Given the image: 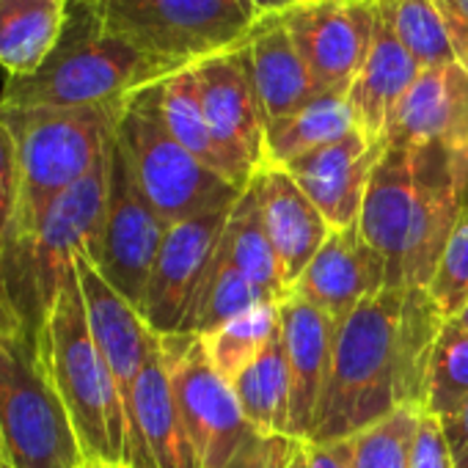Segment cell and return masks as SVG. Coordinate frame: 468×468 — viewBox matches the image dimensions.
I'll use <instances>...</instances> for the list:
<instances>
[{
  "mask_svg": "<svg viewBox=\"0 0 468 468\" xmlns=\"http://www.w3.org/2000/svg\"><path fill=\"white\" fill-rule=\"evenodd\" d=\"M157 83L130 94L116 122V141L138 187L168 226L218 207H231L243 190L196 160L168 133L157 102Z\"/></svg>",
  "mask_w": 468,
  "mask_h": 468,
  "instance_id": "7",
  "label": "cell"
},
{
  "mask_svg": "<svg viewBox=\"0 0 468 468\" xmlns=\"http://www.w3.org/2000/svg\"><path fill=\"white\" fill-rule=\"evenodd\" d=\"M460 64H463V67H465V72H468V53H463V56H460Z\"/></svg>",
  "mask_w": 468,
  "mask_h": 468,
  "instance_id": "46",
  "label": "cell"
},
{
  "mask_svg": "<svg viewBox=\"0 0 468 468\" xmlns=\"http://www.w3.org/2000/svg\"><path fill=\"white\" fill-rule=\"evenodd\" d=\"M410 468H454L449 443L435 416H427V413L421 416V424L413 441Z\"/></svg>",
  "mask_w": 468,
  "mask_h": 468,
  "instance_id": "38",
  "label": "cell"
},
{
  "mask_svg": "<svg viewBox=\"0 0 468 468\" xmlns=\"http://www.w3.org/2000/svg\"><path fill=\"white\" fill-rule=\"evenodd\" d=\"M39 345L53 386L67 408L86 463L127 465L130 427L116 380L91 336L78 273L39 328Z\"/></svg>",
  "mask_w": 468,
  "mask_h": 468,
  "instance_id": "4",
  "label": "cell"
},
{
  "mask_svg": "<svg viewBox=\"0 0 468 468\" xmlns=\"http://www.w3.org/2000/svg\"><path fill=\"white\" fill-rule=\"evenodd\" d=\"M276 334H279V303H262L223 323L212 334L201 336V345L215 372L226 383H231L262 353V347Z\"/></svg>",
  "mask_w": 468,
  "mask_h": 468,
  "instance_id": "32",
  "label": "cell"
},
{
  "mask_svg": "<svg viewBox=\"0 0 468 468\" xmlns=\"http://www.w3.org/2000/svg\"><path fill=\"white\" fill-rule=\"evenodd\" d=\"M168 78L146 53L105 31L97 0H72L64 34L45 67L6 78L0 102L15 108L119 105L144 86Z\"/></svg>",
  "mask_w": 468,
  "mask_h": 468,
  "instance_id": "2",
  "label": "cell"
},
{
  "mask_svg": "<svg viewBox=\"0 0 468 468\" xmlns=\"http://www.w3.org/2000/svg\"><path fill=\"white\" fill-rule=\"evenodd\" d=\"M449 325H454V328H460V331H465L468 334V301H465V306L457 312V314H452L449 320H446Z\"/></svg>",
  "mask_w": 468,
  "mask_h": 468,
  "instance_id": "44",
  "label": "cell"
},
{
  "mask_svg": "<svg viewBox=\"0 0 468 468\" xmlns=\"http://www.w3.org/2000/svg\"><path fill=\"white\" fill-rule=\"evenodd\" d=\"M204 113L212 138L229 165V176L240 190L265 165L268 119L254 86L246 42L198 61L196 67Z\"/></svg>",
  "mask_w": 468,
  "mask_h": 468,
  "instance_id": "11",
  "label": "cell"
},
{
  "mask_svg": "<svg viewBox=\"0 0 468 468\" xmlns=\"http://www.w3.org/2000/svg\"><path fill=\"white\" fill-rule=\"evenodd\" d=\"M83 468H119V465H111V463H83Z\"/></svg>",
  "mask_w": 468,
  "mask_h": 468,
  "instance_id": "45",
  "label": "cell"
},
{
  "mask_svg": "<svg viewBox=\"0 0 468 468\" xmlns=\"http://www.w3.org/2000/svg\"><path fill=\"white\" fill-rule=\"evenodd\" d=\"M97 9L108 34L168 75L243 45L257 23L240 0H97Z\"/></svg>",
  "mask_w": 468,
  "mask_h": 468,
  "instance_id": "8",
  "label": "cell"
},
{
  "mask_svg": "<svg viewBox=\"0 0 468 468\" xmlns=\"http://www.w3.org/2000/svg\"><path fill=\"white\" fill-rule=\"evenodd\" d=\"M413 176H416V218L410 231V246L402 265L399 287H424L432 282L443 249L460 218L452 152L443 144L410 146Z\"/></svg>",
  "mask_w": 468,
  "mask_h": 468,
  "instance_id": "17",
  "label": "cell"
},
{
  "mask_svg": "<svg viewBox=\"0 0 468 468\" xmlns=\"http://www.w3.org/2000/svg\"><path fill=\"white\" fill-rule=\"evenodd\" d=\"M220 251L251 284H257L260 290L273 295L279 303L287 298L290 290L284 284L282 265L276 260V251H273L271 238L265 231L260 196L251 182L240 193V198L231 204L229 220L220 234Z\"/></svg>",
  "mask_w": 468,
  "mask_h": 468,
  "instance_id": "26",
  "label": "cell"
},
{
  "mask_svg": "<svg viewBox=\"0 0 468 468\" xmlns=\"http://www.w3.org/2000/svg\"><path fill=\"white\" fill-rule=\"evenodd\" d=\"M468 397V334L443 323L427 375V416H446Z\"/></svg>",
  "mask_w": 468,
  "mask_h": 468,
  "instance_id": "34",
  "label": "cell"
},
{
  "mask_svg": "<svg viewBox=\"0 0 468 468\" xmlns=\"http://www.w3.org/2000/svg\"><path fill=\"white\" fill-rule=\"evenodd\" d=\"M0 449L12 468H83V452L48 372L39 331L0 279Z\"/></svg>",
  "mask_w": 468,
  "mask_h": 468,
  "instance_id": "3",
  "label": "cell"
},
{
  "mask_svg": "<svg viewBox=\"0 0 468 468\" xmlns=\"http://www.w3.org/2000/svg\"><path fill=\"white\" fill-rule=\"evenodd\" d=\"M306 468H353L350 438L339 441H306Z\"/></svg>",
  "mask_w": 468,
  "mask_h": 468,
  "instance_id": "40",
  "label": "cell"
},
{
  "mask_svg": "<svg viewBox=\"0 0 468 468\" xmlns=\"http://www.w3.org/2000/svg\"><path fill=\"white\" fill-rule=\"evenodd\" d=\"M262 303H279L273 295H268L265 290H260L257 284H251L238 268H234L226 254L218 251L207 268V276L198 287V295L182 323L179 334H196V336H207L215 328H220L223 323L234 320L238 314L262 306Z\"/></svg>",
  "mask_w": 468,
  "mask_h": 468,
  "instance_id": "30",
  "label": "cell"
},
{
  "mask_svg": "<svg viewBox=\"0 0 468 468\" xmlns=\"http://www.w3.org/2000/svg\"><path fill=\"white\" fill-rule=\"evenodd\" d=\"M67 4H72V0H67Z\"/></svg>",
  "mask_w": 468,
  "mask_h": 468,
  "instance_id": "49",
  "label": "cell"
},
{
  "mask_svg": "<svg viewBox=\"0 0 468 468\" xmlns=\"http://www.w3.org/2000/svg\"><path fill=\"white\" fill-rule=\"evenodd\" d=\"M416 218V176L410 146L386 144L378 165L372 168L358 229L367 243L386 260L388 287L402 284V265L410 246Z\"/></svg>",
  "mask_w": 468,
  "mask_h": 468,
  "instance_id": "20",
  "label": "cell"
},
{
  "mask_svg": "<svg viewBox=\"0 0 468 468\" xmlns=\"http://www.w3.org/2000/svg\"><path fill=\"white\" fill-rule=\"evenodd\" d=\"M122 105L15 108L0 102V119L15 135L20 160V209L12 246L28 238L64 190L102 163L113 144Z\"/></svg>",
  "mask_w": 468,
  "mask_h": 468,
  "instance_id": "5",
  "label": "cell"
},
{
  "mask_svg": "<svg viewBox=\"0 0 468 468\" xmlns=\"http://www.w3.org/2000/svg\"><path fill=\"white\" fill-rule=\"evenodd\" d=\"M4 468H12V465H6V463H4Z\"/></svg>",
  "mask_w": 468,
  "mask_h": 468,
  "instance_id": "48",
  "label": "cell"
},
{
  "mask_svg": "<svg viewBox=\"0 0 468 468\" xmlns=\"http://www.w3.org/2000/svg\"><path fill=\"white\" fill-rule=\"evenodd\" d=\"M229 386L240 402L243 416L257 432L290 435L292 386H290V367H287L282 331Z\"/></svg>",
  "mask_w": 468,
  "mask_h": 468,
  "instance_id": "27",
  "label": "cell"
},
{
  "mask_svg": "<svg viewBox=\"0 0 468 468\" xmlns=\"http://www.w3.org/2000/svg\"><path fill=\"white\" fill-rule=\"evenodd\" d=\"M421 416L424 410L402 408L350 435L353 468H410Z\"/></svg>",
  "mask_w": 468,
  "mask_h": 468,
  "instance_id": "33",
  "label": "cell"
},
{
  "mask_svg": "<svg viewBox=\"0 0 468 468\" xmlns=\"http://www.w3.org/2000/svg\"><path fill=\"white\" fill-rule=\"evenodd\" d=\"M157 102H160V113L163 122L168 127V133L196 157L201 160L207 168H212L215 174L229 176V165L212 138L207 113H204V102H201V89H198V78L193 67H185L168 78H163L157 83ZM234 185V182H231Z\"/></svg>",
  "mask_w": 468,
  "mask_h": 468,
  "instance_id": "29",
  "label": "cell"
},
{
  "mask_svg": "<svg viewBox=\"0 0 468 468\" xmlns=\"http://www.w3.org/2000/svg\"><path fill=\"white\" fill-rule=\"evenodd\" d=\"M75 273L83 292L91 336L116 380V388L127 410V427H130L135 383L157 334L144 323L141 312L105 282V276L97 271L89 254H80L75 260Z\"/></svg>",
  "mask_w": 468,
  "mask_h": 468,
  "instance_id": "16",
  "label": "cell"
},
{
  "mask_svg": "<svg viewBox=\"0 0 468 468\" xmlns=\"http://www.w3.org/2000/svg\"><path fill=\"white\" fill-rule=\"evenodd\" d=\"M372 6L421 69L457 61L452 34L435 0H372Z\"/></svg>",
  "mask_w": 468,
  "mask_h": 468,
  "instance_id": "31",
  "label": "cell"
},
{
  "mask_svg": "<svg viewBox=\"0 0 468 468\" xmlns=\"http://www.w3.org/2000/svg\"><path fill=\"white\" fill-rule=\"evenodd\" d=\"M229 212L231 207H218L168 226L138 306L144 323L157 336L182 331V323L218 251Z\"/></svg>",
  "mask_w": 468,
  "mask_h": 468,
  "instance_id": "13",
  "label": "cell"
},
{
  "mask_svg": "<svg viewBox=\"0 0 468 468\" xmlns=\"http://www.w3.org/2000/svg\"><path fill=\"white\" fill-rule=\"evenodd\" d=\"M108 176L111 149L89 176L64 190L48 207L26 240L15 243L0 257V279L23 317L37 331L58 301L64 282L75 271V260L80 254L94 260L97 254L108 204Z\"/></svg>",
  "mask_w": 468,
  "mask_h": 468,
  "instance_id": "6",
  "label": "cell"
},
{
  "mask_svg": "<svg viewBox=\"0 0 468 468\" xmlns=\"http://www.w3.org/2000/svg\"><path fill=\"white\" fill-rule=\"evenodd\" d=\"M119 468H124V465H119Z\"/></svg>",
  "mask_w": 468,
  "mask_h": 468,
  "instance_id": "50",
  "label": "cell"
},
{
  "mask_svg": "<svg viewBox=\"0 0 468 468\" xmlns=\"http://www.w3.org/2000/svg\"><path fill=\"white\" fill-rule=\"evenodd\" d=\"M339 323L317 306L287 295L279 303V331L290 367V435L309 441L323 388L331 375Z\"/></svg>",
  "mask_w": 468,
  "mask_h": 468,
  "instance_id": "19",
  "label": "cell"
},
{
  "mask_svg": "<svg viewBox=\"0 0 468 468\" xmlns=\"http://www.w3.org/2000/svg\"><path fill=\"white\" fill-rule=\"evenodd\" d=\"M20 209V160L17 144L6 122L0 119V257L15 238V220Z\"/></svg>",
  "mask_w": 468,
  "mask_h": 468,
  "instance_id": "36",
  "label": "cell"
},
{
  "mask_svg": "<svg viewBox=\"0 0 468 468\" xmlns=\"http://www.w3.org/2000/svg\"><path fill=\"white\" fill-rule=\"evenodd\" d=\"M452 165H454L457 204H460V209H468V144L465 146H457L452 152Z\"/></svg>",
  "mask_w": 468,
  "mask_h": 468,
  "instance_id": "42",
  "label": "cell"
},
{
  "mask_svg": "<svg viewBox=\"0 0 468 468\" xmlns=\"http://www.w3.org/2000/svg\"><path fill=\"white\" fill-rule=\"evenodd\" d=\"M419 75L421 67L416 64V58L399 45L386 20L375 12V31L367 61L347 91V105L353 111L356 127L369 141H386L391 116L397 113L399 102Z\"/></svg>",
  "mask_w": 468,
  "mask_h": 468,
  "instance_id": "23",
  "label": "cell"
},
{
  "mask_svg": "<svg viewBox=\"0 0 468 468\" xmlns=\"http://www.w3.org/2000/svg\"><path fill=\"white\" fill-rule=\"evenodd\" d=\"M67 0H0V67L26 78L45 67L67 26Z\"/></svg>",
  "mask_w": 468,
  "mask_h": 468,
  "instance_id": "25",
  "label": "cell"
},
{
  "mask_svg": "<svg viewBox=\"0 0 468 468\" xmlns=\"http://www.w3.org/2000/svg\"><path fill=\"white\" fill-rule=\"evenodd\" d=\"M383 149L386 141H369L361 130H353L334 144L295 157L284 171L301 185L331 229H347L361 218L364 193Z\"/></svg>",
  "mask_w": 468,
  "mask_h": 468,
  "instance_id": "15",
  "label": "cell"
},
{
  "mask_svg": "<svg viewBox=\"0 0 468 468\" xmlns=\"http://www.w3.org/2000/svg\"><path fill=\"white\" fill-rule=\"evenodd\" d=\"M246 50L251 58L254 86L268 122L284 119L317 97L314 80L282 15L260 17L246 37Z\"/></svg>",
  "mask_w": 468,
  "mask_h": 468,
  "instance_id": "24",
  "label": "cell"
},
{
  "mask_svg": "<svg viewBox=\"0 0 468 468\" xmlns=\"http://www.w3.org/2000/svg\"><path fill=\"white\" fill-rule=\"evenodd\" d=\"M438 424H441L443 438L449 443L454 468H468V397L454 410L441 416Z\"/></svg>",
  "mask_w": 468,
  "mask_h": 468,
  "instance_id": "39",
  "label": "cell"
},
{
  "mask_svg": "<svg viewBox=\"0 0 468 468\" xmlns=\"http://www.w3.org/2000/svg\"><path fill=\"white\" fill-rule=\"evenodd\" d=\"M4 463H6V460H4V449H0V468H4Z\"/></svg>",
  "mask_w": 468,
  "mask_h": 468,
  "instance_id": "47",
  "label": "cell"
},
{
  "mask_svg": "<svg viewBox=\"0 0 468 468\" xmlns=\"http://www.w3.org/2000/svg\"><path fill=\"white\" fill-rule=\"evenodd\" d=\"M174 402L201 468H231L260 435L240 410L231 386L215 372L196 334L160 336Z\"/></svg>",
  "mask_w": 468,
  "mask_h": 468,
  "instance_id": "9",
  "label": "cell"
},
{
  "mask_svg": "<svg viewBox=\"0 0 468 468\" xmlns=\"http://www.w3.org/2000/svg\"><path fill=\"white\" fill-rule=\"evenodd\" d=\"M388 287L386 260L367 243L358 223L334 229L328 240L290 287L287 295L306 301L342 323L356 306Z\"/></svg>",
  "mask_w": 468,
  "mask_h": 468,
  "instance_id": "14",
  "label": "cell"
},
{
  "mask_svg": "<svg viewBox=\"0 0 468 468\" xmlns=\"http://www.w3.org/2000/svg\"><path fill=\"white\" fill-rule=\"evenodd\" d=\"M165 231L168 223L138 187L135 174L113 135L105 220L91 262L105 276V282L135 309L144 301V290L165 240Z\"/></svg>",
  "mask_w": 468,
  "mask_h": 468,
  "instance_id": "10",
  "label": "cell"
},
{
  "mask_svg": "<svg viewBox=\"0 0 468 468\" xmlns=\"http://www.w3.org/2000/svg\"><path fill=\"white\" fill-rule=\"evenodd\" d=\"M251 185L257 187L265 231L290 290L317 257L334 229L284 168L265 165L254 174Z\"/></svg>",
  "mask_w": 468,
  "mask_h": 468,
  "instance_id": "22",
  "label": "cell"
},
{
  "mask_svg": "<svg viewBox=\"0 0 468 468\" xmlns=\"http://www.w3.org/2000/svg\"><path fill=\"white\" fill-rule=\"evenodd\" d=\"M353 130H358V127H356L353 111L347 105V97L317 94L301 111H295L284 119L268 122L265 165L284 168L295 157H301L312 149H320L325 144H334V141L350 135Z\"/></svg>",
  "mask_w": 468,
  "mask_h": 468,
  "instance_id": "28",
  "label": "cell"
},
{
  "mask_svg": "<svg viewBox=\"0 0 468 468\" xmlns=\"http://www.w3.org/2000/svg\"><path fill=\"white\" fill-rule=\"evenodd\" d=\"M243 4V9L254 17V20H260V17H268V15H282V12H287L290 6H295L298 0H240Z\"/></svg>",
  "mask_w": 468,
  "mask_h": 468,
  "instance_id": "43",
  "label": "cell"
},
{
  "mask_svg": "<svg viewBox=\"0 0 468 468\" xmlns=\"http://www.w3.org/2000/svg\"><path fill=\"white\" fill-rule=\"evenodd\" d=\"M427 292L441 306L446 320L457 314L468 301V209L460 212L457 226L443 249V257L435 268Z\"/></svg>",
  "mask_w": 468,
  "mask_h": 468,
  "instance_id": "35",
  "label": "cell"
},
{
  "mask_svg": "<svg viewBox=\"0 0 468 468\" xmlns=\"http://www.w3.org/2000/svg\"><path fill=\"white\" fill-rule=\"evenodd\" d=\"M443 23L452 34L454 50H457V61L463 53H468V0H435Z\"/></svg>",
  "mask_w": 468,
  "mask_h": 468,
  "instance_id": "41",
  "label": "cell"
},
{
  "mask_svg": "<svg viewBox=\"0 0 468 468\" xmlns=\"http://www.w3.org/2000/svg\"><path fill=\"white\" fill-rule=\"evenodd\" d=\"M386 144L449 149L468 144V72L460 61L421 69L386 130Z\"/></svg>",
  "mask_w": 468,
  "mask_h": 468,
  "instance_id": "21",
  "label": "cell"
},
{
  "mask_svg": "<svg viewBox=\"0 0 468 468\" xmlns=\"http://www.w3.org/2000/svg\"><path fill=\"white\" fill-rule=\"evenodd\" d=\"M446 314L424 287H386L336 328L331 375L309 441H339L394 410L427 405V375Z\"/></svg>",
  "mask_w": 468,
  "mask_h": 468,
  "instance_id": "1",
  "label": "cell"
},
{
  "mask_svg": "<svg viewBox=\"0 0 468 468\" xmlns=\"http://www.w3.org/2000/svg\"><path fill=\"white\" fill-rule=\"evenodd\" d=\"M124 468H201L174 402L160 336H154L135 383Z\"/></svg>",
  "mask_w": 468,
  "mask_h": 468,
  "instance_id": "18",
  "label": "cell"
},
{
  "mask_svg": "<svg viewBox=\"0 0 468 468\" xmlns=\"http://www.w3.org/2000/svg\"><path fill=\"white\" fill-rule=\"evenodd\" d=\"M282 20L317 94L347 97L372 45V0H298L282 12Z\"/></svg>",
  "mask_w": 468,
  "mask_h": 468,
  "instance_id": "12",
  "label": "cell"
},
{
  "mask_svg": "<svg viewBox=\"0 0 468 468\" xmlns=\"http://www.w3.org/2000/svg\"><path fill=\"white\" fill-rule=\"evenodd\" d=\"M231 468H306V441L295 435H257Z\"/></svg>",
  "mask_w": 468,
  "mask_h": 468,
  "instance_id": "37",
  "label": "cell"
}]
</instances>
